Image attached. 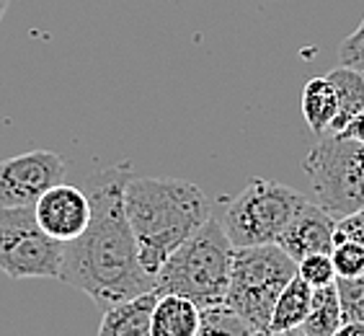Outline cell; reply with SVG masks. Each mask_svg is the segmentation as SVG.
Returning a JSON list of instances; mask_svg holds the SVG:
<instances>
[{"mask_svg": "<svg viewBox=\"0 0 364 336\" xmlns=\"http://www.w3.org/2000/svg\"><path fill=\"white\" fill-rule=\"evenodd\" d=\"M132 163H119L91 179V223L75 241L65 243L60 280L80 290L101 308L155 290V277L145 272L132 225L124 210V187Z\"/></svg>", "mask_w": 364, "mask_h": 336, "instance_id": "6da1fadb", "label": "cell"}, {"mask_svg": "<svg viewBox=\"0 0 364 336\" xmlns=\"http://www.w3.org/2000/svg\"><path fill=\"white\" fill-rule=\"evenodd\" d=\"M36 223L60 243H70L91 223V199L73 184H57L34 204Z\"/></svg>", "mask_w": 364, "mask_h": 336, "instance_id": "9c48e42d", "label": "cell"}, {"mask_svg": "<svg viewBox=\"0 0 364 336\" xmlns=\"http://www.w3.org/2000/svg\"><path fill=\"white\" fill-rule=\"evenodd\" d=\"M8 11V0H0V21H3V16H6Z\"/></svg>", "mask_w": 364, "mask_h": 336, "instance_id": "484cf974", "label": "cell"}, {"mask_svg": "<svg viewBox=\"0 0 364 336\" xmlns=\"http://www.w3.org/2000/svg\"><path fill=\"white\" fill-rule=\"evenodd\" d=\"M300 104L302 117H305L308 127L313 130V135L323 137L326 132H331V127H333L338 114V96L328 78H310L308 83L302 85Z\"/></svg>", "mask_w": 364, "mask_h": 336, "instance_id": "4fadbf2b", "label": "cell"}, {"mask_svg": "<svg viewBox=\"0 0 364 336\" xmlns=\"http://www.w3.org/2000/svg\"><path fill=\"white\" fill-rule=\"evenodd\" d=\"M232 251L235 246L228 238L223 223L210 217L155 274V293L183 295L202 310L225 305Z\"/></svg>", "mask_w": 364, "mask_h": 336, "instance_id": "3957f363", "label": "cell"}, {"mask_svg": "<svg viewBox=\"0 0 364 336\" xmlns=\"http://www.w3.org/2000/svg\"><path fill=\"white\" fill-rule=\"evenodd\" d=\"M338 241H351V243H359L364 248V212H357V215H349V217L336 220L333 246H336Z\"/></svg>", "mask_w": 364, "mask_h": 336, "instance_id": "7402d4cb", "label": "cell"}, {"mask_svg": "<svg viewBox=\"0 0 364 336\" xmlns=\"http://www.w3.org/2000/svg\"><path fill=\"white\" fill-rule=\"evenodd\" d=\"M202 326V308L183 295H158L153 308V336H196Z\"/></svg>", "mask_w": 364, "mask_h": 336, "instance_id": "7c38bea8", "label": "cell"}, {"mask_svg": "<svg viewBox=\"0 0 364 336\" xmlns=\"http://www.w3.org/2000/svg\"><path fill=\"white\" fill-rule=\"evenodd\" d=\"M336 135H341V137H346V140L364 142V109L359 114H354V117L349 120V125L343 127L341 132H336Z\"/></svg>", "mask_w": 364, "mask_h": 336, "instance_id": "603a6c76", "label": "cell"}, {"mask_svg": "<svg viewBox=\"0 0 364 336\" xmlns=\"http://www.w3.org/2000/svg\"><path fill=\"white\" fill-rule=\"evenodd\" d=\"M269 336H308L302 329H289V331H279V334H269Z\"/></svg>", "mask_w": 364, "mask_h": 336, "instance_id": "d4e9b609", "label": "cell"}, {"mask_svg": "<svg viewBox=\"0 0 364 336\" xmlns=\"http://www.w3.org/2000/svg\"><path fill=\"white\" fill-rule=\"evenodd\" d=\"M251 336H269V334H267V331H253Z\"/></svg>", "mask_w": 364, "mask_h": 336, "instance_id": "4316f807", "label": "cell"}, {"mask_svg": "<svg viewBox=\"0 0 364 336\" xmlns=\"http://www.w3.org/2000/svg\"><path fill=\"white\" fill-rule=\"evenodd\" d=\"M326 78L331 80V85H333V91L338 96V114L331 132H341L343 127L349 125L351 117L364 109V73L341 65L336 70H331Z\"/></svg>", "mask_w": 364, "mask_h": 336, "instance_id": "9a60e30c", "label": "cell"}, {"mask_svg": "<svg viewBox=\"0 0 364 336\" xmlns=\"http://www.w3.org/2000/svg\"><path fill=\"white\" fill-rule=\"evenodd\" d=\"M297 277V261L277 243L245 246L232 251L225 305L240 315L251 331H267L277 298Z\"/></svg>", "mask_w": 364, "mask_h": 336, "instance_id": "277c9868", "label": "cell"}, {"mask_svg": "<svg viewBox=\"0 0 364 336\" xmlns=\"http://www.w3.org/2000/svg\"><path fill=\"white\" fill-rule=\"evenodd\" d=\"M333 336H364V323H341Z\"/></svg>", "mask_w": 364, "mask_h": 336, "instance_id": "cb8c5ba5", "label": "cell"}, {"mask_svg": "<svg viewBox=\"0 0 364 336\" xmlns=\"http://www.w3.org/2000/svg\"><path fill=\"white\" fill-rule=\"evenodd\" d=\"M155 303H158V293L150 290L106 308L98 326V336H153L150 323H153Z\"/></svg>", "mask_w": 364, "mask_h": 336, "instance_id": "8fae6325", "label": "cell"}, {"mask_svg": "<svg viewBox=\"0 0 364 336\" xmlns=\"http://www.w3.org/2000/svg\"><path fill=\"white\" fill-rule=\"evenodd\" d=\"M251 326L232 313L228 305H218V308H204L202 310V326L196 331V336H251Z\"/></svg>", "mask_w": 364, "mask_h": 336, "instance_id": "e0dca14e", "label": "cell"}, {"mask_svg": "<svg viewBox=\"0 0 364 336\" xmlns=\"http://www.w3.org/2000/svg\"><path fill=\"white\" fill-rule=\"evenodd\" d=\"M336 293L341 303L343 323H364V274L336 277Z\"/></svg>", "mask_w": 364, "mask_h": 336, "instance_id": "ac0fdd59", "label": "cell"}, {"mask_svg": "<svg viewBox=\"0 0 364 336\" xmlns=\"http://www.w3.org/2000/svg\"><path fill=\"white\" fill-rule=\"evenodd\" d=\"M333 233H336V220L308 199L297 210V215L289 220L287 228L282 231L277 246L284 253H289L294 261H302L313 253L333 251Z\"/></svg>", "mask_w": 364, "mask_h": 336, "instance_id": "30bf717a", "label": "cell"}, {"mask_svg": "<svg viewBox=\"0 0 364 336\" xmlns=\"http://www.w3.org/2000/svg\"><path fill=\"white\" fill-rule=\"evenodd\" d=\"M65 243L36 223L34 207H0V272L11 280H60Z\"/></svg>", "mask_w": 364, "mask_h": 336, "instance_id": "52a82bcc", "label": "cell"}, {"mask_svg": "<svg viewBox=\"0 0 364 336\" xmlns=\"http://www.w3.org/2000/svg\"><path fill=\"white\" fill-rule=\"evenodd\" d=\"M308 196L272 179H248L238 194L228 199L223 228L235 248L277 243Z\"/></svg>", "mask_w": 364, "mask_h": 336, "instance_id": "8992f818", "label": "cell"}, {"mask_svg": "<svg viewBox=\"0 0 364 336\" xmlns=\"http://www.w3.org/2000/svg\"><path fill=\"white\" fill-rule=\"evenodd\" d=\"M316 204L333 220L364 212V142L326 132L302 161Z\"/></svg>", "mask_w": 364, "mask_h": 336, "instance_id": "5b68a950", "label": "cell"}, {"mask_svg": "<svg viewBox=\"0 0 364 336\" xmlns=\"http://www.w3.org/2000/svg\"><path fill=\"white\" fill-rule=\"evenodd\" d=\"M338 60L343 68H354V70L364 73V16L357 31H351L338 47Z\"/></svg>", "mask_w": 364, "mask_h": 336, "instance_id": "44dd1931", "label": "cell"}, {"mask_svg": "<svg viewBox=\"0 0 364 336\" xmlns=\"http://www.w3.org/2000/svg\"><path fill=\"white\" fill-rule=\"evenodd\" d=\"M124 210L145 272L155 274L171 253L212 217V202L194 182L132 176L124 187Z\"/></svg>", "mask_w": 364, "mask_h": 336, "instance_id": "7a4b0ae2", "label": "cell"}, {"mask_svg": "<svg viewBox=\"0 0 364 336\" xmlns=\"http://www.w3.org/2000/svg\"><path fill=\"white\" fill-rule=\"evenodd\" d=\"M297 277L308 282L313 290L333 285L336 269H333L331 253H313V256H305L302 261H297Z\"/></svg>", "mask_w": 364, "mask_h": 336, "instance_id": "d6986e66", "label": "cell"}, {"mask_svg": "<svg viewBox=\"0 0 364 336\" xmlns=\"http://www.w3.org/2000/svg\"><path fill=\"white\" fill-rule=\"evenodd\" d=\"M259 3H269V0H259Z\"/></svg>", "mask_w": 364, "mask_h": 336, "instance_id": "83f0119b", "label": "cell"}, {"mask_svg": "<svg viewBox=\"0 0 364 336\" xmlns=\"http://www.w3.org/2000/svg\"><path fill=\"white\" fill-rule=\"evenodd\" d=\"M331 261L336 277H362L364 274V248L351 241H338L331 251Z\"/></svg>", "mask_w": 364, "mask_h": 336, "instance_id": "ffe728a7", "label": "cell"}, {"mask_svg": "<svg viewBox=\"0 0 364 336\" xmlns=\"http://www.w3.org/2000/svg\"><path fill=\"white\" fill-rule=\"evenodd\" d=\"M310 303H313V288L305 280L294 277L277 298V305L272 310V323H269V334L300 329L302 321L310 313Z\"/></svg>", "mask_w": 364, "mask_h": 336, "instance_id": "5bb4252c", "label": "cell"}, {"mask_svg": "<svg viewBox=\"0 0 364 336\" xmlns=\"http://www.w3.org/2000/svg\"><path fill=\"white\" fill-rule=\"evenodd\" d=\"M341 303H338L336 282L328 288L313 290V303H310V313L302 321L300 329L308 336H333L341 329Z\"/></svg>", "mask_w": 364, "mask_h": 336, "instance_id": "2e32d148", "label": "cell"}, {"mask_svg": "<svg viewBox=\"0 0 364 336\" xmlns=\"http://www.w3.org/2000/svg\"><path fill=\"white\" fill-rule=\"evenodd\" d=\"M63 155L28 150L0 161V207H34L47 189L65 182Z\"/></svg>", "mask_w": 364, "mask_h": 336, "instance_id": "ba28073f", "label": "cell"}]
</instances>
